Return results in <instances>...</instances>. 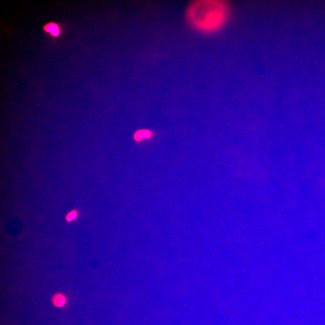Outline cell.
I'll return each instance as SVG.
<instances>
[{"instance_id":"6da1fadb","label":"cell","mask_w":325,"mask_h":325,"mask_svg":"<svg viewBox=\"0 0 325 325\" xmlns=\"http://www.w3.org/2000/svg\"><path fill=\"white\" fill-rule=\"evenodd\" d=\"M229 10L228 4L224 0H195L187 6L186 17L195 29L212 33L221 29L226 23Z\"/></svg>"},{"instance_id":"7a4b0ae2","label":"cell","mask_w":325,"mask_h":325,"mask_svg":"<svg viewBox=\"0 0 325 325\" xmlns=\"http://www.w3.org/2000/svg\"><path fill=\"white\" fill-rule=\"evenodd\" d=\"M43 30L48 33L51 36L56 37L60 33V28L58 24L54 22H50L44 25L42 27Z\"/></svg>"},{"instance_id":"3957f363","label":"cell","mask_w":325,"mask_h":325,"mask_svg":"<svg viewBox=\"0 0 325 325\" xmlns=\"http://www.w3.org/2000/svg\"><path fill=\"white\" fill-rule=\"evenodd\" d=\"M152 132L147 129H140L137 131L134 134L133 136L134 140L137 142H139L143 139H148L151 138Z\"/></svg>"},{"instance_id":"277c9868","label":"cell","mask_w":325,"mask_h":325,"mask_svg":"<svg viewBox=\"0 0 325 325\" xmlns=\"http://www.w3.org/2000/svg\"><path fill=\"white\" fill-rule=\"evenodd\" d=\"M52 302L53 305L58 308L63 307L66 302V298L65 296L61 293L55 294L52 297Z\"/></svg>"},{"instance_id":"5b68a950","label":"cell","mask_w":325,"mask_h":325,"mask_svg":"<svg viewBox=\"0 0 325 325\" xmlns=\"http://www.w3.org/2000/svg\"><path fill=\"white\" fill-rule=\"evenodd\" d=\"M78 212L76 210H73L69 212L66 215L65 219L68 222H70L74 219L77 217Z\"/></svg>"}]
</instances>
